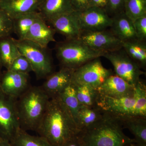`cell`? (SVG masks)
I'll list each match as a JSON object with an SVG mask.
<instances>
[{
	"label": "cell",
	"instance_id": "obj_7",
	"mask_svg": "<svg viewBox=\"0 0 146 146\" xmlns=\"http://www.w3.org/2000/svg\"><path fill=\"white\" fill-rule=\"evenodd\" d=\"M113 74L111 70L104 67L100 58H98L75 70L72 82L89 85L97 89L109 76Z\"/></svg>",
	"mask_w": 146,
	"mask_h": 146
},
{
	"label": "cell",
	"instance_id": "obj_12",
	"mask_svg": "<svg viewBox=\"0 0 146 146\" xmlns=\"http://www.w3.org/2000/svg\"><path fill=\"white\" fill-rule=\"evenodd\" d=\"M29 74L9 70L0 77V90L3 94L17 99L30 87Z\"/></svg>",
	"mask_w": 146,
	"mask_h": 146
},
{
	"label": "cell",
	"instance_id": "obj_1",
	"mask_svg": "<svg viewBox=\"0 0 146 146\" xmlns=\"http://www.w3.org/2000/svg\"><path fill=\"white\" fill-rule=\"evenodd\" d=\"M36 131L52 146H61L79 132L72 115L59 96L50 99Z\"/></svg>",
	"mask_w": 146,
	"mask_h": 146
},
{
	"label": "cell",
	"instance_id": "obj_5",
	"mask_svg": "<svg viewBox=\"0 0 146 146\" xmlns=\"http://www.w3.org/2000/svg\"><path fill=\"white\" fill-rule=\"evenodd\" d=\"M14 39L21 55L28 60L38 79L46 78L53 73V65L50 56L44 48L27 39Z\"/></svg>",
	"mask_w": 146,
	"mask_h": 146
},
{
	"label": "cell",
	"instance_id": "obj_39",
	"mask_svg": "<svg viewBox=\"0 0 146 146\" xmlns=\"http://www.w3.org/2000/svg\"><path fill=\"white\" fill-rule=\"evenodd\" d=\"M2 67V65L1 63V60H0V77H1V72Z\"/></svg>",
	"mask_w": 146,
	"mask_h": 146
},
{
	"label": "cell",
	"instance_id": "obj_19",
	"mask_svg": "<svg viewBox=\"0 0 146 146\" xmlns=\"http://www.w3.org/2000/svg\"><path fill=\"white\" fill-rule=\"evenodd\" d=\"M74 11L71 0H44L38 10L43 19L48 23Z\"/></svg>",
	"mask_w": 146,
	"mask_h": 146
},
{
	"label": "cell",
	"instance_id": "obj_16",
	"mask_svg": "<svg viewBox=\"0 0 146 146\" xmlns=\"http://www.w3.org/2000/svg\"><path fill=\"white\" fill-rule=\"evenodd\" d=\"M112 22L110 30L122 42L138 39L133 21L124 11L112 17Z\"/></svg>",
	"mask_w": 146,
	"mask_h": 146
},
{
	"label": "cell",
	"instance_id": "obj_30",
	"mask_svg": "<svg viewBox=\"0 0 146 146\" xmlns=\"http://www.w3.org/2000/svg\"><path fill=\"white\" fill-rule=\"evenodd\" d=\"M13 32L12 18L4 11L0 9V38L11 36Z\"/></svg>",
	"mask_w": 146,
	"mask_h": 146
},
{
	"label": "cell",
	"instance_id": "obj_4",
	"mask_svg": "<svg viewBox=\"0 0 146 146\" xmlns=\"http://www.w3.org/2000/svg\"><path fill=\"white\" fill-rule=\"evenodd\" d=\"M56 55L61 67L76 70L104 54L96 51L80 39L58 42L55 47Z\"/></svg>",
	"mask_w": 146,
	"mask_h": 146
},
{
	"label": "cell",
	"instance_id": "obj_37",
	"mask_svg": "<svg viewBox=\"0 0 146 146\" xmlns=\"http://www.w3.org/2000/svg\"><path fill=\"white\" fill-rule=\"evenodd\" d=\"M0 146H13L10 141L0 138Z\"/></svg>",
	"mask_w": 146,
	"mask_h": 146
},
{
	"label": "cell",
	"instance_id": "obj_8",
	"mask_svg": "<svg viewBox=\"0 0 146 146\" xmlns=\"http://www.w3.org/2000/svg\"><path fill=\"white\" fill-rule=\"evenodd\" d=\"M16 100L0 90V138L3 140L10 141L21 128Z\"/></svg>",
	"mask_w": 146,
	"mask_h": 146
},
{
	"label": "cell",
	"instance_id": "obj_36",
	"mask_svg": "<svg viewBox=\"0 0 146 146\" xmlns=\"http://www.w3.org/2000/svg\"><path fill=\"white\" fill-rule=\"evenodd\" d=\"M108 0H90L89 7H98L105 9Z\"/></svg>",
	"mask_w": 146,
	"mask_h": 146
},
{
	"label": "cell",
	"instance_id": "obj_13",
	"mask_svg": "<svg viewBox=\"0 0 146 146\" xmlns=\"http://www.w3.org/2000/svg\"><path fill=\"white\" fill-rule=\"evenodd\" d=\"M48 23L56 32L65 36L66 40L79 39L82 32L78 11L64 14Z\"/></svg>",
	"mask_w": 146,
	"mask_h": 146
},
{
	"label": "cell",
	"instance_id": "obj_3",
	"mask_svg": "<svg viewBox=\"0 0 146 146\" xmlns=\"http://www.w3.org/2000/svg\"><path fill=\"white\" fill-rule=\"evenodd\" d=\"M50 99L41 86H30L16 100L20 127L36 131L44 117Z\"/></svg>",
	"mask_w": 146,
	"mask_h": 146
},
{
	"label": "cell",
	"instance_id": "obj_34",
	"mask_svg": "<svg viewBox=\"0 0 146 146\" xmlns=\"http://www.w3.org/2000/svg\"><path fill=\"white\" fill-rule=\"evenodd\" d=\"M90 0H71L75 11L81 12L89 8Z\"/></svg>",
	"mask_w": 146,
	"mask_h": 146
},
{
	"label": "cell",
	"instance_id": "obj_31",
	"mask_svg": "<svg viewBox=\"0 0 146 146\" xmlns=\"http://www.w3.org/2000/svg\"><path fill=\"white\" fill-rule=\"evenodd\" d=\"M8 70L25 74H29L33 72L30 63L26 58L22 55L14 60Z\"/></svg>",
	"mask_w": 146,
	"mask_h": 146
},
{
	"label": "cell",
	"instance_id": "obj_35",
	"mask_svg": "<svg viewBox=\"0 0 146 146\" xmlns=\"http://www.w3.org/2000/svg\"><path fill=\"white\" fill-rule=\"evenodd\" d=\"M61 146H84L78 134L69 139Z\"/></svg>",
	"mask_w": 146,
	"mask_h": 146
},
{
	"label": "cell",
	"instance_id": "obj_17",
	"mask_svg": "<svg viewBox=\"0 0 146 146\" xmlns=\"http://www.w3.org/2000/svg\"><path fill=\"white\" fill-rule=\"evenodd\" d=\"M56 33L52 27L47 25L41 15L31 27L25 39L47 48L50 42H55Z\"/></svg>",
	"mask_w": 146,
	"mask_h": 146
},
{
	"label": "cell",
	"instance_id": "obj_6",
	"mask_svg": "<svg viewBox=\"0 0 146 146\" xmlns=\"http://www.w3.org/2000/svg\"><path fill=\"white\" fill-rule=\"evenodd\" d=\"M110 61L114 67L115 74L133 86L145 73L138 64L129 56L123 49L106 53L103 56Z\"/></svg>",
	"mask_w": 146,
	"mask_h": 146
},
{
	"label": "cell",
	"instance_id": "obj_23",
	"mask_svg": "<svg viewBox=\"0 0 146 146\" xmlns=\"http://www.w3.org/2000/svg\"><path fill=\"white\" fill-rule=\"evenodd\" d=\"M41 14L38 11L25 13L12 18L13 32L18 39H25L31 27Z\"/></svg>",
	"mask_w": 146,
	"mask_h": 146
},
{
	"label": "cell",
	"instance_id": "obj_27",
	"mask_svg": "<svg viewBox=\"0 0 146 146\" xmlns=\"http://www.w3.org/2000/svg\"><path fill=\"white\" fill-rule=\"evenodd\" d=\"M76 96L80 106L95 107L96 106L98 92L97 89L85 84L73 83Z\"/></svg>",
	"mask_w": 146,
	"mask_h": 146
},
{
	"label": "cell",
	"instance_id": "obj_11",
	"mask_svg": "<svg viewBox=\"0 0 146 146\" xmlns=\"http://www.w3.org/2000/svg\"><path fill=\"white\" fill-rule=\"evenodd\" d=\"M80 23L82 31H100L110 27L112 19L104 9L90 7L79 12Z\"/></svg>",
	"mask_w": 146,
	"mask_h": 146
},
{
	"label": "cell",
	"instance_id": "obj_20",
	"mask_svg": "<svg viewBox=\"0 0 146 146\" xmlns=\"http://www.w3.org/2000/svg\"><path fill=\"white\" fill-rule=\"evenodd\" d=\"M124 128L129 129L134 136L135 143L139 146H146V118L134 116L118 117Z\"/></svg>",
	"mask_w": 146,
	"mask_h": 146
},
{
	"label": "cell",
	"instance_id": "obj_33",
	"mask_svg": "<svg viewBox=\"0 0 146 146\" xmlns=\"http://www.w3.org/2000/svg\"><path fill=\"white\" fill-rule=\"evenodd\" d=\"M133 23L138 39L146 41V15L137 18L133 21Z\"/></svg>",
	"mask_w": 146,
	"mask_h": 146
},
{
	"label": "cell",
	"instance_id": "obj_24",
	"mask_svg": "<svg viewBox=\"0 0 146 146\" xmlns=\"http://www.w3.org/2000/svg\"><path fill=\"white\" fill-rule=\"evenodd\" d=\"M103 113L96 106L89 107L80 106L77 120L79 132L97 122L102 117Z\"/></svg>",
	"mask_w": 146,
	"mask_h": 146
},
{
	"label": "cell",
	"instance_id": "obj_10",
	"mask_svg": "<svg viewBox=\"0 0 146 146\" xmlns=\"http://www.w3.org/2000/svg\"><path fill=\"white\" fill-rule=\"evenodd\" d=\"M135 104L134 95L124 98H112L98 93L96 106L102 112L117 117L133 116Z\"/></svg>",
	"mask_w": 146,
	"mask_h": 146
},
{
	"label": "cell",
	"instance_id": "obj_26",
	"mask_svg": "<svg viewBox=\"0 0 146 146\" xmlns=\"http://www.w3.org/2000/svg\"><path fill=\"white\" fill-rule=\"evenodd\" d=\"M10 142L13 146H52L42 136L30 135L21 128Z\"/></svg>",
	"mask_w": 146,
	"mask_h": 146
},
{
	"label": "cell",
	"instance_id": "obj_21",
	"mask_svg": "<svg viewBox=\"0 0 146 146\" xmlns=\"http://www.w3.org/2000/svg\"><path fill=\"white\" fill-rule=\"evenodd\" d=\"M13 39L11 36L0 38V60L7 70L21 55Z\"/></svg>",
	"mask_w": 146,
	"mask_h": 146
},
{
	"label": "cell",
	"instance_id": "obj_32",
	"mask_svg": "<svg viewBox=\"0 0 146 146\" xmlns=\"http://www.w3.org/2000/svg\"><path fill=\"white\" fill-rule=\"evenodd\" d=\"M125 0H108L105 8L106 12L111 18L116 14L124 11Z\"/></svg>",
	"mask_w": 146,
	"mask_h": 146
},
{
	"label": "cell",
	"instance_id": "obj_2",
	"mask_svg": "<svg viewBox=\"0 0 146 146\" xmlns=\"http://www.w3.org/2000/svg\"><path fill=\"white\" fill-rule=\"evenodd\" d=\"M97 122L80 131L78 135L84 146H127L135 143L126 136L120 118L103 112Z\"/></svg>",
	"mask_w": 146,
	"mask_h": 146
},
{
	"label": "cell",
	"instance_id": "obj_38",
	"mask_svg": "<svg viewBox=\"0 0 146 146\" xmlns=\"http://www.w3.org/2000/svg\"><path fill=\"white\" fill-rule=\"evenodd\" d=\"M127 146H138V145H137V144L135 143H131L129 144V145Z\"/></svg>",
	"mask_w": 146,
	"mask_h": 146
},
{
	"label": "cell",
	"instance_id": "obj_40",
	"mask_svg": "<svg viewBox=\"0 0 146 146\" xmlns=\"http://www.w3.org/2000/svg\"><path fill=\"white\" fill-rule=\"evenodd\" d=\"M0 1H1V0H0Z\"/></svg>",
	"mask_w": 146,
	"mask_h": 146
},
{
	"label": "cell",
	"instance_id": "obj_28",
	"mask_svg": "<svg viewBox=\"0 0 146 146\" xmlns=\"http://www.w3.org/2000/svg\"><path fill=\"white\" fill-rule=\"evenodd\" d=\"M135 104L133 116L146 118V85L140 79L134 86Z\"/></svg>",
	"mask_w": 146,
	"mask_h": 146
},
{
	"label": "cell",
	"instance_id": "obj_22",
	"mask_svg": "<svg viewBox=\"0 0 146 146\" xmlns=\"http://www.w3.org/2000/svg\"><path fill=\"white\" fill-rule=\"evenodd\" d=\"M123 48L141 69L146 70V42L135 39L123 43Z\"/></svg>",
	"mask_w": 146,
	"mask_h": 146
},
{
	"label": "cell",
	"instance_id": "obj_9",
	"mask_svg": "<svg viewBox=\"0 0 146 146\" xmlns=\"http://www.w3.org/2000/svg\"><path fill=\"white\" fill-rule=\"evenodd\" d=\"M79 39L92 49L104 54L123 48V42L110 30L96 31H82Z\"/></svg>",
	"mask_w": 146,
	"mask_h": 146
},
{
	"label": "cell",
	"instance_id": "obj_14",
	"mask_svg": "<svg viewBox=\"0 0 146 146\" xmlns=\"http://www.w3.org/2000/svg\"><path fill=\"white\" fill-rule=\"evenodd\" d=\"M74 71L72 69L61 67L59 71L47 77L41 88L50 99L58 96L72 83Z\"/></svg>",
	"mask_w": 146,
	"mask_h": 146
},
{
	"label": "cell",
	"instance_id": "obj_18",
	"mask_svg": "<svg viewBox=\"0 0 146 146\" xmlns=\"http://www.w3.org/2000/svg\"><path fill=\"white\" fill-rule=\"evenodd\" d=\"M44 0H1L0 9L11 18L25 13L38 11Z\"/></svg>",
	"mask_w": 146,
	"mask_h": 146
},
{
	"label": "cell",
	"instance_id": "obj_15",
	"mask_svg": "<svg viewBox=\"0 0 146 146\" xmlns=\"http://www.w3.org/2000/svg\"><path fill=\"white\" fill-rule=\"evenodd\" d=\"M100 95L112 98L131 96L134 94V86L117 75H111L97 89Z\"/></svg>",
	"mask_w": 146,
	"mask_h": 146
},
{
	"label": "cell",
	"instance_id": "obj_25",
	"mask_svg": "<svg viewBox=\"0 0 146 146\" xmlns=\"http://www.w3.org/2000/svg\"><path fill=\"white\" fill-rule=\"evenodd\" d=\"M58 96L72 115L77 127L78 116L80 105L76 96L75 90L72 82Z\"/></svg>",
	"mask_w": 146,
	"mask_h": 146
},
{
	"label": "cell",
	"instance_id": "obj_29",
	"mask_svg": "<svg viewBox=\"0 0 146 146\" xmlns=\"http://www.w3.org/2000/svg\"><path fill=\"white\" fill-rule=\"evenodd\" d=\"M124 12L133 22L146 15V0H125Z\"/></svg>",
	"mask_w": 146,
	"mask_h": 146
}]
</instances>
